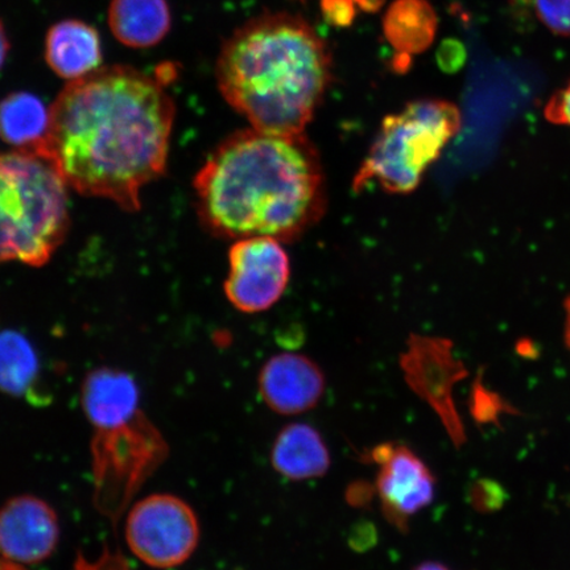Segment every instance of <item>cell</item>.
<instances>
[{"label": "cell", "mask_w": 570, "mask_h": 570, "mask_svg": "<svg viewBox=\"0 0 570 570\" xmlns=\"http://www.w3.org/2000/svg\"><path fill=\"white\" fill-rule=\"evenodd\" d=\"M175 116L159 76L99 68L57 97L38 155L78 194L137 212L141 190L166 173Z\"/></svg>", "instance_id": "6da1fadb"}, {"label": "cell", "mask_w": 570, "mask_h": 570, "mask_svg": "<svg viewBox=\"0 0 570 570\" xmlns=\"http://www.w3.org/2000/svg\"><path fill=\"white\" fill-rule=\"evenodd\" d=\"M194 185L203 223L235 240H294L326 206L323 166L305 134L235 132L214 149Z\"/></svg>", "instance_id": "7a4b0ae2"}, {"label": "cell", "mask_w": 570, "mask_h": 570, "mask_svg": "<svg viewBox=\"0 0 570 570\" xmlns=\"http://www.w3.org/2000/svg\"><path fill=\"white\" fill-rule=\"evenodd\" d=\"M216 77L226 102L255 130L305 134L333 81V56L304 18L266 11L224 42Z\"/></svg>", "instance_id": "3957f363"}, {"label": "cell", "mask_w": 570, "mask_h": 570, "mask_svg": "<svg viewBox=\"0 0 570 570\" xmlns=\"http://www.w3.org/2000/svg\"><path fill=\"white\" fill-rule=\"evenodd\" d=\"M81 403L92 428L96 508L118 522L167 459V441L142 412L137 382L122 370H92L85 377Z\"/></svg>", "instance_id": "277c9868"}, {"label": "cell", "mask_w": 570, "mask_h": 570, "mask_svg": "<svg viewBox=\"0 0 570 570\" xmlns=\"http://www.w3.org/2000/svg\"><path fill=\"white\" fill-rule=\"evenodd\" d=\"M68 188L45 156L0 154V263L51 261L69 229Z\"/></svg>", "instance_id": "5b68a950"}, {"label": "cell", "mask_w": 570, "mask_h": 570, "mask_svg": "<svg viewBox=\"0 0 570 570\" xmlns=\"http://www.w3.org/2000/svg\"><path fill=\"white\" fill-rule=\"evenodd\" d=\"M461 126L459 107L444 99H419L391 114L354 177V190L377 185L392 195L411 194Z\"/></svg>", "instance_id": "8992f818"}, {"label": "cell", "mask_w": 570, "mask_h": 570, "mask_svg": "<svg viewBox=\"0 0 570 570\" xmlns=\"http://www.w3.org/2000/svg\"><path fill=\"white\" fill-rule=\"evenodd\" d=\"M126 541L146 566L173 569L187 562L197 550L199 524L190 505L170 494L141 499L128 512Z\"/></svg>", "instance_id": "52a82bcc"}, {"label": "cell", "mask_w": 570, "mask_h": 570, "mask_svg": "<svg viewBox=\"0 0 570 570\" xmlns=\"http://www.w3.org/2000/svg\"><path fill=\"white\" fill-rule=\"evenodd\" d=\"M405 383L444 425L455 448L466 443L465 428L455 405L454 390L468 376V368L455 358L451 341L411 336L401 356Z\"/></svg>", "instance_id": "ba28073f"}, {"label": "cell", "mask_w": 570, "mask_h": 570, "mask_svg": "<svg viewBox=\"0 0 570 570\" xmlns=\"http://www.w3.org/2000/svg\"><path fill=\"white\" fill-rule=\"evenodd\" d=\"M291 276V263L281 240L237 239L229 252L225 294L240 312H265L281 301Z\"/></svg>", "instance_id": "9c48e42d"}, {"label": "cell", "mask_w": 570, "mask_h": 570, "mask_svg": "<svg viewBox=\"0 0 570 570\" xmlns=\"http://www.w3.org/2000/svg\"><path fill=\"white\" fill-rule=\"evenodd\" d=\"M372 460L380 466L375 489L383 515L396 530L407 532L410 519L433 502L436 480L407 445L376 446Z\"/></svg>", "instance_id": "30bf717a"}, {"label": "cell", "mask_w": 570, "mask_h": 570, "mask_svg": "<svg viewBox=\"0 0 570 570\" xmlns=\"http://www.w3.org/2000/svg\"><path fill=\"white\" fill-rule=\"evenodd\" d=\"M60 540L56 511L42 499L20 495L0 509V556L20 566L51 558Z\"/></svg>", "instance_id": "8fae6325"}, {"label": "cell", "mask_w": 570, "mask_h": 570, "mask_svg": "<svg viewBox=\"0 0 570 570\" xmlns=\"http://www.w3.org/2000/svg\"><path fill=\"white\" fill-rule=\"evenodd\" d=\"M259 394L271 411L302 415L316 407L325 394L323 370L308 356L282 353L271 356L258 377Z\"/></svg>", "instance_id": "7c38bea8"}, {"label": "cell", "mask_w": 570, "mask_h": 570, "mask_svg": "<svg viewBox=\"0 0 570 570\" xmlns=\"http://www.w3.org/2000/svg\"><path fill=\"white\" fill-rule=\"evenodd\" d=\"M101 42L96 28L85 21H59L47 33L46 61L63 80H80L101 68Z\"/></svg>", "instance_id": "4fadbf2b"}, {"label": "cell", "mask_w": 570, "mask_h": 570, "mask_svg": "<svg viewBox=\"0 0 570 570\" xmlns=\"http://www.w3.org/2000/svg\"><path fill=\"white\" fill-rule=\"evenodd\" d=\"M277 474L291 481L317 480L331 468V452L316 428L304 423L284 426L271 449Z\"/></svg>", "instance_id": "5bb4252c"}, {"label": "cell", "mask_w": 570, "mask_h": 570, "mask_svg": "<svg viewBox=\"0 0 570 570\" xmlns=\"http://www.w3.org/2000/svg\"><path fill=\"white\" fill-rule=\"evenodd\" d=\"M110 30L130 48H151L166 38L173 26L167 0H111Z\"/></svg>", "instance_id": "9a60e30c"}, {"label": "cell", "mask_w": 570, "mask_h": 570, "mask_svg": "<svg viewBox=\"0 0 570 570\" xmlns=\"http://www.w3.org/2000/svg\"><path fill=\"white\" fill-rule=\"evenodd\" d=\"M382 27L396 53H423L436 38L438 12L428 0H395L384 13Z\"/></svg>", "instance_id": "2e32d148"}, {"label": "cell", "mask_w": 570, "mask_h": 570, "mask_svg": "<svg viewBox=\"0 0 570 570\" xmlns=\"http://www.w3.org/2000/svg\"><path fill=\"white\" fill-rule=\"evenodd\" d=\"M51 109L31 92H13L0 102V138L18 151L38 154L45 142Z\"/></svg>", "instance_id": "e0dca14e"}, {"label": "cell", "mask_w": 570, "mask_h": 570, "mask_svg": "<svg viewBox=\"0 0 570 570\" xmlns=\"http://www.w3.org/2000/svg\"><path fill=\"white\" fill-rule=\"evenodd\" d=\"M39 370L38 354L23 334L0 332V392L13 397L32 396Z\"/></svg>", "instance_id": "ac0fdd59"}, {"label": "cell", "mask_w": 570, "mask_h": 570, "mask_svg": "<svg viewBox=\"0 0 570 570\" xmlns=\"http://www.w3.org/2000/svg\"><path fill=\"white\" fill-rule=\"evenodd\" d=\"M534 10L548 30L570 36V0H534Z\"/></svg>", "instance_id": "d6986e66"}, {"label": "cell", "mask_w": 570, "mask_h": 570, "mask_svg": "<svg viewBox=\"0 0 570 570\" xmlns=\"http://www.w3.org/2000/svg\"><path fill=\"white\" fill-rule=\"evenodd\" d=\"M320 6L327 24L337 28L353 24L356 16L354 0H320Z\"/></svg>", "instance_id": "ffe728a7"}, {"label": "cell", "mask_w": 570, "mask_h": 570, "mask_svg": "<svg viewBox=\"0 0 570 570\" xmlns=\"http://www.w3.org/2000/svg\"><path fill=\"white\" fill-rule=\"evenodd\" d=\"M544 117L553 125L570 127V81L547 102Z\"/></svg>", "instance_id": "44dd1931"}, {"label": "cell", "mask_w": 570, "mask_h": 570, "mask_svg": "<svg viewBox=\"0 0 570 570\" xmlns=\"http://www.w3.org/2000/svg\"><path fill=\"white\" fill-rule=\"evenodd\" d=\"M76 570H131V568L122 553L105 548L96 561H89L82 556H78Z\"/></svg>", "instance_id": "7402d4cb"}, {"label": "cell", "mask_w": 570, "mask_h": 570, "mask_svg": "<svg viewBox=\"0 0 570 570\" xmlns=\"http://www.w3.org/2000/svg\"><path fill=\"white\" fill-rule=\"evenodd\" d=\"M494 399V395H491L481 386L480 382H476L472 397V413L476 420L489 422L491 417H494L497 410Z\"/></svg>", "instance_id": "603a6c76"}, {"label": "cell", "mask_w": 570, "mask_h": 570, "mask_svg": "<svg viewBox=\"0 0 570 570\" xmlns=\"http://www.w3.org/2000/svg\"><path fill=\"white\" fill-rule=\"evenodd\" d=\"M376 494L375 484H370L365 481H356L352 484H348L346 489V501L352 508L361 509L366 508V505L373 501L374 495Z\"/></svg>", "instance_id": "cb8c5ba5"}, {"label": "cell", "mask_w": 570, "mask_h": 570, "mask_svg": "<svg viewBox=\"0 0 570 570\" xmlns=\"http://www.w3.org/2000/svg\"><path fill=\"white\" fill-rule=\"evenodd\" d=\"M497 497V488L487 481L476 483L472 491L474 508L483 511L495 508Z\"/></svg>", "instance_id": "d4e9b609"}, {"label": "cell", "mask_w": 570, "mask_h": 570, "mask_svg": "<svg viewBox=\"0 0 570 570\" xmlns=\"http://www.w3.org/2000/svg\"><path fill=\"white\" fill-rule=\"evenodd\" d=\"M439 61L444 69H458L463 61V48L458 41H445L439 51Z\"/></svg>", "instance_id": "484cf974"}, {"label": "cell", "mask_w": 570, "mask_h": 570, "mask_svg": "<svg viewBox=\"0 0 570 570\" xmlns=\"http://www.w3.org/2000/svg\"><path fill=\"white\" fill-rule=\"evenodd\" d=\"M376 534L374 527L370 524H361L358 529H355L351 537V546L356 551L366 550L375 543Z\"/></svg>", "instance_id": "4316f807"}, {"label": "cell", "mask_w": 570, "mask_h": 570, "mask_svg": "<svg viewBox=\"0 0 570 570\" xmlns=\"http://www.w3.org/2000/svg\"><path fill=\"white\" fill-rule=\"evenodd\" d=\"M10 52V40L7 36L6 28L0 20V68L4 66L7 55Z\"/></svg>", "instance_id": "83f0119b"}, {"label": "cell", "mask_w": 570, "mask_h": 570, "mask_svg": "<svg viewBox=\"0 0 570 570\" xmlns=\"http://www.w3.org/2000/svg\"><path fill=\"white\" fill-rule=\"evenodd\" d=\"M363 11L375 12L381 9L383 0H354Z\"/></svg>", "instance_id": "f1b7e54d"}, {"label": "cell", "mask_w": 570, "mask_h": 570, "mask_svg": "<svg viewBox=\"0 0 570 570\" xmlns=\"http://www.w3.org/2000/svg\"><path fill=\"white\" fill-rule=\"evenodd\" d=\"M413 570H452V569H449L446 566L441 564V562H438V561H425V562H422V564H419Z\"/></svg>", "instance_id": "f546056e"}, {"label": "cell", "mask_w": 570, "mask_h": 570, "mask_svg": "<svg viewBox=\"0 0 570 570\" xmlns=\"http://www.w3.org/2000/svg\"><path fill=\"white\" fill-rule=\"evenodd\" d=\"M566 342L570 351V295L568 296L566 304Z\"/></svg>", "instance_id": "4dcf8cb0"}, {"label": "cell", "mask_w": 570, "mask_h": 570, "mask_svg": "<svg viewBox=\"0 0 570 570\" xmlns=\"http://www.w3.org/2000/svg\"><path fill=\"white\" fill-rule=\"evenodd\" d=\"M0 570H27L23 566L17 564L10 560H6L0 556Z\"/></svg>", "instance_id": "1f68e13d"}]
</instances>
